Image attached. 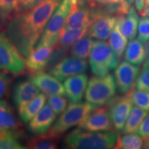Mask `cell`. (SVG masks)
<instances>
[{"label":"cell","instance_id":"obj_1","mask_svg":"<svg viewBox=\"0 0 149 149\" xmlns=\"http://www.w3.org/2000/svg\"><path fill=\"white\" fill-rule=\"evenodd\" d=\"M62 0H46L34 8L9 19L5 33L24 58L40 40L48 20Z\"/></svg>","mask_w":149,"mask_h":149},{"label":"cell","instance_id":"obj_2","mask_svg":"<svg viewBox=\"0 0 149 149\" xmlns=\"http://www.w3.org/2000/svg\"><path fill=\"white\" fill-rule=\"evenodd\" d=\"M117 138L113 130L93 132L78 127L65 135L61 146L69 149H111L115 148Z\"/></svg>","mask_w":149,"mask_h":149},{"label":"cell","instance_id":"obj_3","mask_svg":"<svg viewBox=\"0 0 149 149\" xmlns=\"http://www.w3.org/2000/svg\"><path fill=\"white\" fill-rule=\"evenodd\" d=\"M117 85L113 74L102 77L93 76L88 80L85 92V100L96 107L107 105L116 94Z\"/></svg>","mask_w":149,"mask_h":149},{"label":"cell","instance_id":"obj_4","mask_svg":"<svg viewBox=\"0 0 149 149\" xmlns=\"http://www.w3.org/2000/svg\"><path fill=\"white\" fill-rule=\"evenodd\" d=\"M96 106L88 103V102H79L72 103L68 106L60 116L48 130V134L57 137H60L66 131L75 126H78L84 120Z\"/></svg>","mask_w":149,"mask_h":149},{"label":"cell","instance_id":"obj_5","mask_svg":"<svg viewBox=\"0 0 149 149\" xmlns=\"http://www.w3.org/2000/svg\"><path fill=\"white\" fill-rule=\"evenodd\" d=\"M91 72L95 76L102 77L115 69L120 59L114 53L109 43L105 40L94 41L89 55Z\"/></svg>","mask_w":149,"mask_h":149},{"label":"cell","instance_id":"obj_6","mask_svg":"<svg viewBox=\"0 0 149 149\" xmlns=\"http://www.w3.org/2000/svg\"><path fill=\"white\" fill-rule=\"evenodd\" d=\"M24 56L10 42L5 32L0 31V67L15 77L25 72Z\"/></svg>","mask_w":149,"mask_h":149},{"label":"cell","instance_id":"obj_7","mask_svg":"<svg viewBox=\"0 0 149 149\" xmlns=\"http://www.w3.org/2000/svg\"><path fill=\"white\" fill-rule=\"evenodd\" d=\"M71 4L69 0H62L48 20L37 47L53 46L57 42L61 30L64 29Z\"/></svg>","mask_w":149,"mask_h":149},{"label":"cell","instance_id":"obj_8","mask_svg":"<svg viewBox=\"0 0 149 149\" xmlns=\"http://www.w3.org/2000/svg\"><path fill=\"white\" fill-rule=\"evenodd\" d=\"M130 91L123 96L114 97L107 104L113 127L117 131H122L133 108Z\"/></svg>","mask_w":149,"mask_h":149},{"label":"cell","instance_id":"obj_9","mask_svg":"<svg viewBox=\"0 0 149 149\" xmlns=\"http://www.w3.org/2000/svg\"><path fill=\"white\" fill-rule=\"evenodd\" d=\"M139 72V65L131 64L126 59L121 61L114 71L115 80L119 92L125 94L133 89Z\"/></svg>","mask_w":149,"mask_h":149},{"label":"cell","instance_id":"obj_10","mask_svg":"<svg viewBox=\"0 0 149 149\" xmlns=\"http://www.w3.org/2000/svg\"><path fill=\"white\" fill-rule=\"evenodd\" d=\"M78 127L93 132L111 131L114 128L109 109L103 106L93 109L78 125Z\"/></svg>","mask_w":149,"mask_h":149},{"label":"cell","instance_id":"obj_11","mask_svg":"<svg viewBox=\"0 0 149 149\" xmlns=\"http://www.w3.org/2000/svg\"><path fill=\"white\" fill-rule=\"evenodd\" d=\"M87 68L88 62L86 59L66 56L48 70V72L62 81L71 76L84 73L86 71Z\"/></svg>","mask_w":149,"mask_h":149},{"label":"cell","instance_id":"obj_12","mask_svg":"<svg viewBox=\"0 0 149 149\" xmlns=\"http://www.w3.org/2000/svg\"><path fill=\"white\" fill-rule=\"evenodd\" d=\"M94 19L91 7L85 0H80L78 4L70 8L64 27L74 29L89 28Z\"/></svg>","mask_w":149,"mask_h":149},{"label":"cell","instance_id":"obj_13","mask_svg":"<svg viewBox=\"0 0 149 149\" xmlns=\"http://www.w3.org/2000/svg\"><path fill=\"white\" fill-rule=\"evenodd\" d=\"M28 79L46 96L66 95L64 84L49 72L48 73L44 71L29 72Z\"/></svg>","mask_w":149,"mask_h":149},{"label":"cell","instance_id":"obj_14","mask_svg":"<svg viewBox=\"0 0 149 149\" xmlns=\"http://www.w3.org/2000/svg\"><path fill=\"white\" fill-rule=\"evenodd\" d=\"M40 93V89L29 79L19 80L13 88V101L18 113Z\"/></svg>","mask_w":149,"mask_h":149},{"label":"cell","instance_id":"obj_15","mask_svg":"<svg viewBox=\"0 0 149 149\" xmlns=\"http://www.w3.org/2000/svg\"><path fill=\"white\" fill-rule=\"evenodd\" d=\"M57 114L49 104H44L33 118L28 123L27 130L33 135L46 134L55 122Z\"/></svg>","mask_w":149,"mask_h":149},{"label":"cell","instance_id":"obj_16","mask_svg":"<svg viewBox=\"0 0 149 149\" xmlns=\"http://www.w3.org/2000/svg\"><path fill=\"white\" fill-rule=\"evenodd\" d=\"M118 15H104L93 20L87 35L93 39L107 40L116 25Z\"/></svg>","mask_w":149,"mask_h":149},{"label":"cell","instance_id":"obj_17","mask_svg":"<svg viewBox=\"0 0 149 149\" xmlns=\"http://www.w3.org/2000/svg\"><path fill=\"white\" fill-rule=\"evenodd\" d=\"M88 81V76L84 72L71 76L64 80L65 93L70 103H77L81 101L85 95Z\"/></svg>","mask_w":149,"mask_h":149},{"label":"cell","instance_id":"obj_18","mask_svg":"<svg viewBox=\"0 0 149 149\" xmlns=\"http://www.w3.org/2000/svg\"><path fill=\"white\" fill-rule=\"evenodd\" d=\"M54 46H35L25 58L26 67L29 72L44 71L46 70Z\"/></svg>","mask_w":149,"mask_h":149},{"label":"cell","instance_id":"obj_19","mask_svg":"<svg viewBox=\"0 0 149 149\" xmlns=\"http://www.w3.org/2000/svg\"><path fill=\"white\" fill-rule=\"evenodd\" d=\"M22 124L17 120L13 108L6 100L0 99V132L21 130Z\"/></svg>","mask_w":149,"mask_h":149},{"label":"cell","instance_id":"obj_20","mask_svg":"<svg viewBox=\"0 0 149 149\" xmlns=\"http://www.w3.org/2000/svg\"><path fill=\"white\" fill-rule=\"evenodd\" d=\"M139 21L138 14L133 6H131L126 17H124V15H118L120 31L128 40H132L135 38Z\"/></svg>","mask_w":149,"mask_h":149},{"label":"cell","instance_id":"obj_21","mask_svg":"<svg viewBox=\"0 0 149 149\" xmlns=\"http://www.w3.org/2000/svg\"><path fill=\"white\" fill-rule=\"evenodd\" d=\"M146 58V46L139 38L130 40L124 51V59L131 64L141 65Z\"/></svg>","mask_w":149,"mask_h":149},{"label":"cell","instance_id":"obj_22","mask_svg":"<svg viewBox=\"0 0 149 149\" xmlns=\"http://www.w3.org/2000/svg\"><path fill=\"white\" fill-rule=\"evenodd\" d=\"M24 137L25 134L22 129L0 132V149L27 148L21 141Z\"/></svg>","mask_w":149,"mask_h":149},{"label":"cell","instance_id":"obj_23","mask_svg":"<svg viewBox=\"0 0 149 149\" xmlns=\"http://www.w3.org/2000/svg\"><path fill=\"white\" fill-rule=\"evenodd\" d=\"M46 101V95L44 93H39L31 102L19 113L20 121L23 124H27L33 117L42 109Z\"/></svg>","mask_w":149,"mask_h":149},{"label":"cell","instance_id":"obj_24","mask_svg":"<svg viewBox=\"0 0 149 149\" xmlns=\"http://www.w3.org/2000/svg\"><path fill=\"white\" fill-rule=\"evenodd\" d=\"M59 137L50 134L34 135L26 141V146L31 149H55L58 148Z\"/></svg>","mask_w":149,"mask_h":149},{"label":"cell","instance_id":"obj_25","mask_svg":"<svg viewBox=\"0 0 149 149\" xmlns=\"http://www.w3.org/2000/svg\"><path fill=\"white\" fill-rule=\"evenodd\" d=\"M88 28L85 29H67L64 28L61 30L60 34L55 44L62 46L65 48L70 49L73 44L81 39V37L87 35Z\"/></svg>","mask_w":149,"mask_h":149},{"label":"cell","instance_id":"obj_26","mask_svg":"<svg viewBox=\"0 0 149 149\" xmlns=\"http://www.w3.org/2000/svg\"><path fill=\"white\" fill-rule=\"evenodd\" d=\"M148 115V111L141 109L137 106L133 107L124 128L122 130L123 134L136 133L141 123Z\"/></svg>","mask_w":149,"mask_h":149},{"label":"cell","instance_id":"obj_27","mask_svg":"<svg viewBox=\"0 0 149 149\" xmlns=\"http://www.w3.org/2000/svg\"><path fill=\"white\" fill-rule=\"evenodd\" d=\"M94 40L93 38L86 35L77 40L70 48L69 54L74 58L86 59L89 57Z\"/></svg>","mask_w":149,"mask_h":149},{"label":"cell","instance_id":"obj_28","mask_svg":"<svg viewBox=\"0 0 149 149\" xmlns=\"http://www.w3.org/2000/svg\"><path fill=\"white\" fill-rule=\"evenodd\" d=\"M127 42L128 39L121 32L120 24L117 19L116 25L110 35L109 44L119 59H120L123 53L125 51Z\"/></svg>","mask_w":149,"mask_h":149},{"label":"cell","instance_id":"obj_29","mask_svg":"<svg viewBox=\"0 0 149 149\" xmlns=\"http://www.w3.org/2000/svg\"><path fill=\"white\" fill-rule=\"evenodd\" d=\"M143 139L139 135L135 133H126L118 136L116 149H140L143 148Z\"/></svg>","mask_w":149,"mask_h":149},{"label":"cell","instance_id":"obj_30","mask_svg":"<svg viewBox=\"0 0 149 149\" xmlns=\"http://www.w3.org/2000/svg\"><path fill=\"white\" fill-rule=\"evenodd\" d=\"M20 0H0V14L6 22L17 13Z\"/></svg>","mask_w":149,"mask_h":149},{"label":"cell","instance_id":"obj_31","mask_svg":"<svg viewBox=\"0 0 149 149\" xmlns=\"http://www.w3.org/2000/svg\"><path fill=\"white\" fill-rule=\"evenodd\" d=\"M131 98L133 104L141 109L149 111V93L146 91L131 89Z\"/></svg>","mask_w":149,"mask_h":149},{"label":"cell","instance_id":"obj_32","mask_svg":"<svg viewBox=\"0 0 149 149\" xmlns=\"http://www.w3.org/2000/svg\"><path fill=\"white\" fill-rule=\"evenodd\" d=\"M47 102L57 115H58L61 114L68 107V99L62 95H57L48 97Z\"/></svg>","mask_w":149,"mask_h":149},{"label":"cell","instance_id":"obj_33","mask_svg":"<svg viewBox=\"0 0 149 149\" xmlns=\"http://www.w3.org/2000/svg\"><path fill=\"white\" fill-rule=\"evenodd\" d=\"M70 53V49L68 48H65L62 46H60L57 44L54 45V49L53 53H52L51 57H50L49 61H48L47 67L46 69L49 70L51 68L59 62L61 59H63L66 56H68Z\"/></svg>","mask_w":149,"mask_h":149},{"label":"cell","instance_id":"obj_34","mask_svg":"<svg viewBox=\"0 0 149 149\" xmlns=\"http://www.w3.org/2000/svg\"><path fill=\"white\" fill-rule=\"evenodd\" d=\"M8 72L0 70V99L7 97L10 93L13 77Z\"/></svg>","mask_w":149,"mask_h":149},{"label":"cell","instance_id":"obj_35","mask_svg":"<svg viewBox=\"0 0 149 149\" xmlns=\"http://www.w3.org/2000/svg\"><path fill=\"white\" fill-rule=\"evenodd\" d=\"M135 89L149 93V66L144 64L135 84Z\"/></svg>","mask_w":149,"mask_h":149},{"label":"cell","instance_id":"obj_36","mask_svg":"<svg viewBox=\"0 0 149 149\" xmlns=\"http://www.w3.org/2000/svg\"><path fill=\"white\" fill-rule=\"evenodd\" d=\"M138 38L142 42L149 40V17L143 16L139 21Z\"/></svg>","mask_w":149,"mask_h":149},{"label":"cell","instance_id":"obj_37","mask_svg":"<svg viewBox=\"0 0 149 149\" xmlns=\"http://www.w3.org/2000/svg\"><path fill=\"white\" fill-rule=\"evenodd\" d=\"M45 1L46 0H20V4L17 13L30 10Z\"/></svg>","mask_w":149,"mask_h":149},{"label":"cell","instance_id":"obj_38","mask_svg":"<svg viewBox=\"0 0 149 149\" xmlns=\"http://www.w3.org/2000/svg\"><path fill=\"white\" fill-rule=\"evenodd\" d=\"M137 133L142 139H146L149 137V115H147L141 123Z\"/></svg>","mask_w":149,"mask_h":149},{"label":"cell","instance_id":"obj_39","mask_svg":"<svg viewBox=\"0 0 149 149\" xmlns=\"http://www.w3.org/2000/svg\"><path fill=\"white\" fill-rule=\"evenodd\" d=\"M134 0H120L119 3V15H126L133 4Z\"/></svg>","mask_w":149,"mask_h":149},{"label":"cell","instance_id":"obj_40","mask_svg":"<svg viewBox=\"0 0 149 149\" xmlns=\"http://www.w3.org/2000/svg\"><path fill=\"white\" fill-rule=\"evenodd\" d=\"M135 2L136 9L138 10L139 13H141L142 12V10H144L145 0H135Z\"/></svg>","mask_w":149,"mask_h":149},{"label":"cell","instance_id":"obj_41","mask_svg":"<svg viewBox=\"0 0 149 149\" xmlns=\"http://www.w3.org/2000/svg\"><path fill=\"white\" fill-rule=\"evenodd\" d=\"M146 58L145 60V64L149 66V40H148V42L146 43Z\"/></svg>","mask_w":149,"mask_h":149},{"label":"cell","instance_id":"obj_42","mask_svg":"<svg viewBox=\"0 0 149 149\" xmlns=\"http://www.w3.org/2000/svg\"><path fill=\"white\" fill-rule=\"evenodd\" d=\"M141 15L142 16H148L149 17V6L147 7V8H144V10H142V12L141 13Z\"/></svg>","mask_w":149,"mask_h":149},{"label":"cell","instance_id":"obj_43","mask_svg":"<svg viewBox=\"0 0 149 149\" xmlns=\"http://www.w3.org/2000/svg\"><path fill=\"white\" fill-rule=\"evenodd\" d=\"M143 148H146V149H149V137L145 139L144 143V146H143Z\"/></svg>","mask_w":149,"mask_h":149},{"label":"cell","instance_id":"obj_44","mask_svg":"<svg viewBox=\"0 0 149 149\" xmlns=\"http://www.w3.org/2000/svg\"><path fill=\"white\" fill-rule=\"evenodd\" d=\"M70 4H71V7H73L74 6L78 4V3L79 2L80 0H69Z\"/></svg>","mask_w":149,"mask_h":149},{"label":"cell","instance_id":"obj_45","mask_svg":"<svg viewBox=\"0 0 149 149\" xmlns=\"http://www.w3.org/2000/svg\"><path fill=\"white\" fill-rule=\"evenodd\" d=\"M149 6V0H145V3H144V8H147Z\"/></svg>","mask_w":149,"mask_h":149},{"label":"cell","instance_id":"obj_46","mask_svg":"<svg viewBox=\"0 0 149 149\" xmlns=\"http://www.w3.org/2000/svg\"><path fill=\"white\" fill-rule=\"evenodd\" d=\"M1 67H0V70H1Z\"/></svg>","mask_w":149,"mask_h":149}]
</instances>
